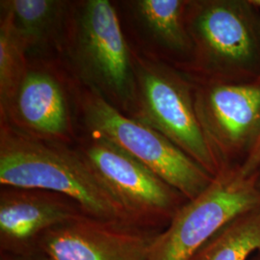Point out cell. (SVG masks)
<instances>
[{"mask_svg": "<svg viewBox=\"0 0 260 260\" xmlns=\"http://www.w3.org/2000/svg\"><path fill=\"white\" fill-rule=\"evenodd\" d=\"M79 153L121 203L131 223L162 231L186 200L176 189L106 140L93 137Z\"/></svg>", "mask_w": 260, "mask_h": 260, "instance_id": "obj_8", "label": "cell"}, {"mask_svg": "<svg viewBox=\"0 0 260 260\" xmlns=\"http://www.w3.org/2000/svg\"><path fill=\"white\" fill-rule=\"evenodd\" d=\"M193 44L183 72L194 81L249 83L260 77V10L251 0L188 1Z\"/></svg>", "mask_w": 260, "mask_h": 260, "instance_id": "obj_2", "label": "cell"}, {"mask_svg": "<svg viewBox=\"0 0 260 260\" xmlns=\"http://www.w3.org/2000/svg\"><path fill=\"white\" fill-rule=\"evenodd\" d=\"M260 250V207L237 216L190 260H247Z\"/></svg>", "mask_w": 260, "mask_h": 260, "instance_id": "obj_14", "label": "cell"}, {"mask_svg": "<svg viewBox=\"0 0 260 260\" xmlns=\"http://www.w3.org/2000/svg\"><path fill=\"white\" fill-rule=\"evenodd\" d=\"M192 81L198 120L220 173L241 167L260 138V80Z\"/></svg>", "mask_w": 260, "mask_h": 260, "instance_id": "obj_7", "label": "cell"}, {"mask_svg": "<svg viewBox=\"0 0 260 260\" xmlns=\"http://www.w3.org/2000/svg\"><path fill=\"white\" fill-rule=\"evenodd\" d=\"M72 56L80 77L92 91L116 107L135 106L133 56L109 1L81 3L74 19Z\"/></svg>", "mask_w": 260, "mask_h": 260, "instance_id": "obj_4", "label": "cell"}, {"mask_svg": "<svg viewBox=\"0 0 260 260\" xmlns=\"http://www.w3.org/2000/svg\"><path fill=\"white\" fill-rule=\"evenodd\" d=\"M86 215L64 196L37 189L1 187L0 254L40 252L39 244L51 229Z\"/></svg>", "mask_w": 260, "mask_h": 260, "instance_id": "obj_10", "label": "cell"}, {"mask_svg": "<svg viewBox=\"0 0 260 260\" xmlns=\"http://www.w3.org/2000/svg\"><path fill=\"white\" fill-rule=\"evenodd\" d=\"M29 49L11 24L1 17L0 24V109L1 117L7 111L12 99L27 71Z\"/></svg>", "mask_w": 260, "mask_h": 260, "instance_id": "obj_15", "label": "cell"}, {"mask_svg": "<svg viewBox=\"0 0 260 260\" xmlns=\"http://www.w3.org/2000/svg\"><path fill=\"white\" fill-rule=\"evenodd\" d=\"M1 14L9 19L28 48L44 44L61 26L68 3L59 0L1 1Z\"/></svg>", "mask_w": 260, "mask_h": 260, "instance_id": "obj_13", "label": "cell"}, {"mask_svg": "<svg viewBox=\"0 0 260 260\" xmlns=\"http://www.w3.org/2000/svg\"><path fill=\"white\" fill-rule=\"evenodd\" d=\"M160 232L84 215L48 231L39 251L47 260H149Z\"/></svg>", "mask_w": 260, "mask_h": 260, "instance_id": "obj_9", "label": "cell"}, {"mask_svg": "<svg viewBox=\"0 0 260 260\" xmlns=\"http://www.w3.org/2000/svg\"><path fill=\"white\" fill-rule=\"evenodd\" d=\"M0 184L53 192L73 200L88 216L132 223L79 151L32 138L7 122L0 132Z\"/></svg>", "mask_w": 260, "mask_h": 260, "instance_id": "obj_1", "label": "cell"}, {"mask_svg": "<svg viewBox=\"0 0 260 260\" xmlns=\"http://www.w3.org/2000/svg\"><path fill=\"white\" fill-rule=\"evenodd\" d=\"M258 80H260V77ZM240 172L246 177H251L260 173V138L249 157L240 167Z\"/></svg>", "mask_w": 260, "mask_h": 260, "instance_id": "obj_16", "label": "cell"}, {"mask_svg": "<svg viewBox=\"0 0 260 260\" xmlns=\"http://www.w3.org/2000/svg\"><path fill=\"white\" fill-rule=\"evenodd\" d=\"M84 121L93 137L110 142L149 168L190 201L203 193L214 177L157 130L126 117L92 90L80 96Z\"/></svg>", "mask_w": 260, "mask_h": 260, "instance_id": "obj_3", "label": "cell"}, {"mask_svg": "<svg viewBox=\"0 0 260 260\" xmlns=\"http://www.w3.org/2000/svg\"><path fill=\"white\" fill-rule=\"evenodd\" d=\"M259 251H260V250H259Z\"/></svg>", "mask_w": 260, "mask_h": 260, "instance_id": "obj_19", "label": "cell"}, {"mask_svg": "<svg viewBox=\"0 0 260 260\" xmlns=\"http://www.w3.org/2000/svg\"><path fill=\"white\" fill-rule=\"evenodd\" d=\"M131 3L136 16L158 44L178 57L177 69L183 71L193 55L186 22L188 0H136Z\"/></svg>", "mask_w": 260, "mask_h": 260, "instance_id": "obj_12", "label": "cell"}, {"mask_svg": "<svg viewBox=\"0 0 260 260\" xmlns=\"http://www.w3.org/2000/svg\"><path fill=\"white\" fill-rule=\"evenodd\" d=\"M1 119H10L15 129L45 142H65L73 135L65 90L54 75L43 69L28 68Z\"/></svg>", "mask_w": 260, "mask_h": 260, "instance_id": "obj_11", "label": "cell"}, {"mask_svg": "<svg viewBox=\"0 0 260 260\" xmlns=\"http://www.w3.org/2000/svg\"><path fill=\"white\" fill-rule=\"evenodd\" d=\"M136 78V119L174 143L215 177L219 167L198 120L194 83L164 63L133 56Z\"/></svg>", "mask_w": 260, "mask_h": 260, "instance_id": "obj_5", "label": "cell"}, {"mask_svg": "<svg viewBox=\"0 0 260 260\" xmlns=\"http://www.w3.org/2000/svg\"><path fill=\"white\" fill-rule=\"evenodd\" d=\"M0 260H47V257L41 252H37L30 255H22V256H15L8 254H0Z\"/></svg>", "mask_w": 260, "mask_h": 260, "instance_id": "obj_17", "label": "cell"}, {"mask_svg": "<svg viewBox=\"0 0 260 260\" xmlns=\"http://www.w3.org/2000/svg\"><path fill=\"white\" fill-rule=\"evenodd\" d=\"M260 173L224 170L195 199L182 205L158 233L149 260H190L237 216L260 207Z\"/></svg>", "mask_w": 260, "mask_h": 260, "instance_id": "obj_6", "label": "cell"}, {"mask_svg": "<svg viewBox=\"0 0 260 260\" xmlns=\"http://www.w3.org/2000/svg\"><path fill=\"white\" fill-rule=\"evenodd\" d=\"M259 188H260V180H259Z\"/></svg>", "mask_w": 260, "mask_h": 260, "instance_id": "obj_18", "label": "cell"}]
</instances>
